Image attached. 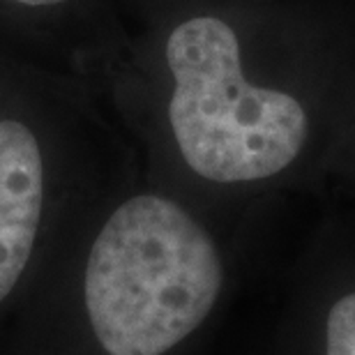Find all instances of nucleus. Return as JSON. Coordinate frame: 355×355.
I'll list each match as a JSON object with an SVG mask.
<instances>
[{
	"instance_id": "39448f33",
	"label": "nucleus",
	"mask_w": 355,
	"mask_h": 355,
	"mask_svg": "<svg viewBox=\"0 0 355 355\" xmlns=\"http://www.w3.org/2000/svg\"><path fill=\"white\" fill-rule=\"evenodd\" d=\"M14 3H21V5H58V3H65V0H14Z\"/></svg>"
},
{
	"instance_id": "f257e3e1",
	"label": "nucleus",
	"mask_w": 355,
	"mask_h": 355,
	"mask_svg": "<svg viewBox=\"0 0 355 355\" xmlns=\"http://www.w3.org/2000/svg\"><path fill=\"white\" fill-rule=\"evenodd\" d=\"M222 286L208 231L171 198L141 194L92 243L86 307L109 355H166L205 323Z\"/></svg>"
},
{
	"instance_id": "7ed1b4c3",
	"label": "nucleus",
	"mask_w": 355,
	"mask_h": 355,
	"mask_svg": "<svg viewBox=\"0 0 355 355\" xmlns=\"http://www.w3.org/2000/svg\"><path fill=\"white\" fill-rule=\"evenodd\" d=\"M42 215L37 139L17 120L0 123V300L31 259Z\"/></svg>"
},
{
	"instance_id": "20e7f679",
	"label": "nucleus",
	"mask_w": 355,
	"mask_h": 355,
	"mask_svg": "<svg viewBox=\"0 0 355 355\" xmlns=\"http://www.w3.org/2000/svg\"><path fill=\"white\" fill-rule=\"evenodd\" d=\"M307 355H355V288L342 291L307 323Z\"/></svg>"
},
{
	"instance_id": "f03ea898",
	"label": "nucleus",
	"mask_w": 355,
	"mask_h": 355,
	"mask_svg": "<svg viewBox=\"0 0 355 355\" xmlns=\"http://www.w3.org/2000/svg\"><path fill=\"white\" fill-rule=\"evenodd\" d=\"M166 62L175 81L168 120L194 173L212 182H257L297 159L307 113L295 97L245 79L229 24L184 21L168 35Z\"/></svg>"
}]
</instances>
